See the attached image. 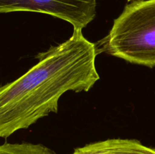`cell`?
I'll return each instance as SVG.
<instances>
[{
    "mask_svg": "<svg viewBox=\"0 0 155 154\" xmlns=\"http://www.w3.org/2000/svg\"><path fill=\"white\" fill-rule=\"evenodd\" d=\"M98 53L81 30H74L68 40L39 53L38 63L24 75L0 86V138L57 113L61 97L68 91H89L100 78Z\"/></svg>",
    "mask_w": 155,
    "mask_h": 154,
    "instance_id": "6da1fadb",
    "label": "cell"
},
{
    "mask_svg": "<svg viewBox=\"0 0 155 154\" xmlns=\"http://www.w3.org/2000/svg\"><path fill=\"white\" fill-rule=\"evenodd\" d=\"M96 46L98 52L129 63L155 66V0L135 1L126 5Z\"/></svg>",
    "mask_w": 155,
    "mask_h": 154,
    "instance_id": "7a4b0ae2",
    "label": "cell"
},
{
    "mask_svg": "<svg viewBox=\"0 0 155 154\" xmlns=\"http://www.w3.org/2000/svg\"><path fill=\"white\" fill-rule=\"evenodd\" d=\"M97 0H0V14L30 11L46 14L83 30L96 15Z\"/></svg>",
    "mask_w": 155,
    "mask_h": 154,
    "instance_id": "3957f363",
    "label": "cell"
},
{
    "mask_svg": "<svg viewBox=\"0 0 155 154\" xmlns=\"http://www.w3.org/2000/svg\"><path fill=\"white\" fill-rule=\"evenodd\" d=\"M72 154H155V147L134 139L113 138L76 148Z\"/></svg>",
    "mask_w": 155,
    "mask_h": 154,
    "instance_id": "277c9868",
    "label": "cell"
},
{
    "mask_svg": "<svg viewBox=\"0 0 155 154\" xmlns=\"http://www.w3.org/2000/svg\"><path fill=\"white\" fill-rule=\"evenodd\" d=\"M0 154H57L42 144L30 143H9L0 145Z\"/></svg>",
    "mask_w": 155,
    "mask_h": 154,
    "instance_id": "5b68a950",
    "label": "cell"
},
{
    "mask_svg": "<svg viewBox=\"0 0 155 154\" xmlns=\"http://www.w3.org/2000/svg\"><path fill=\"white\" fill-rule=\"evenodd\" d=\"M128 2H130V1H133V0H127ZM136 1H142V0H136Z\"/></svg>",
    "mask_w": 155,
    "mask_h": 154,
    "instance_id": "8992f818",
    "label": "cell"
}]
</instances>
